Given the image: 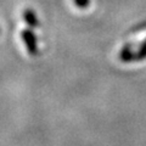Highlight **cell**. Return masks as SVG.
I'll use <instances>...</instances> for the list:
<instances>
[{"label":"cell","instance_id":"obj_2","mask_svg":"<svg viewBox=\"0 0 146 146\" xmlns=\"http://www.w3.org/2000/svg\"><path fill=\"white\" fill-rule=\"evenodd\" d=\"M23 18H25V22L29 27H34V26L38 25V21H36L35 13L32 11V10H29V9H27V10L23 12Z\"/></svg>","mask_w":146,"mask_h":146},{"label":"cell","instance_id":"obj_1","mask_svg":"<svg viewBox=\"0 0 146 146\" xmlns=\"http://www.w3.org/2000/svg\"><path fill=\"white\" fill-rule=\"evenodd\" d=\"M22 42L26 45V49L31 55H34L38 51V45H36V38L34 33L31 29H25L21 33Z\"/></svg>","mask_w":146,"mask_h":146}]
</instances>
